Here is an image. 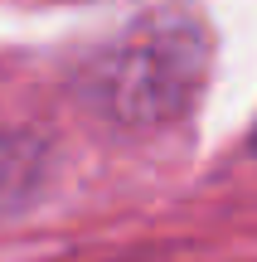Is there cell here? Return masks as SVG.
I'll return each instance as SVG.
<instances>
[{"mask_svg":"<svg viewBox=\"0 0 257 262\" xmlns=\"http://www.w3.org/2000/svg\"><path fill=\"white\" fill-rule=\"evenodd\" d=\"M199 73V39L184 25H160L151 29L146 44H126L116 58V112L126 117H160L190 93Z\"/></svg>","mask_w":257,"mask_h":262,"instance_id":"obj_1","label":"cell"}]
</instances>
